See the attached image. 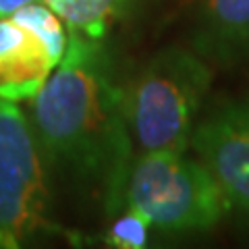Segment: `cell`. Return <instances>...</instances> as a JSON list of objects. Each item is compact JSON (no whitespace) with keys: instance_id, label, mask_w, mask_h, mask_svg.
Listing matches in <instances>:
<instances>
[{"instance_id":"6da1fadb","label":"cell","mask_w":249,"mask_h":249,"mask_svg":"<svg viewBox=\"0 0 249 249\" xmlns=\"http://www.w3.org/2000/svg\"><path fill=\"white\" fill-rule=\"evenodd\" d=\"M29 123L48 178L73 185L104 214H119L135 143L127 83L104 40L69 34L65 56L31 98Z\"/></svg>"},{"instance_id":"7a4b0ae2","label":"cell","mask_w":249,"mask_h":249,"mask_svg":"<svg viewBox=\"0 0 249 249\" xmlns=\"http://www.w3.org/2000/svg\"><path fill=\"white\" fill-rule=\"evenodd\" d=\"M214 79V67L191 48L168 46L127 83V119L142 152H185L199 108Z\"/></svg>"},{"instance_id":"3957f363","label":"cell","mask_w":249,"mask_h":249,"mask_svg":"<svg viewBox=\"0 0 249 249\" xmlns=\"http://www.w3.org/2000/svg\"><path fill=\"white\" fill-rule=\"evenodd\" d=\"M124 208H133L152 227L166 232H197L220 224L231 212L214 175L185 152H142L129 170Z\"/></svg>"},{"instance_id":"277c9868","label":"cell","mask_w":249,"mask_h":249,"mask_svg":"<svg viewBox=\"0 0 249 249\" xmlns=\"http://www.w3.org/2000/svg\"><path fill=\"white\" fill-rule=\"evenodd\" d=\"M189 145L222 187L231 208L249 220V93L199 119Z\"/></svg>"},{"instance_id":"5b68a950","label":"cell","mask_w":249,"mask_h":249,"mask_svg":"<svg viewBox=\"0 0 249 249\" xmlns=\"http://www.w3.org/2000/svg\"><path fill=\"white\" fill-rule=\"evenodd\" d=\"M0 191L27 199L50 216V178L29 116L4 98H0Z\"/></svg>"},{"instance_id":"8992f818","label":"cell","mask_w":249,"mask_h":249,"mask_svg":"<svg viewBox=\"0 0 249 249\" xmlns=\"http://www.w3.org/2000/svg\"><path fill=\"white\" fill-rule=\"evenodd\" d=\"M191 50L214 69L249 62V0H199Z\"/></svg>"},{"instance_id":"52a82bcc","label":"cell","mask_w":249,"mask_h":249,"mask_svg":"<svg viewBox=\"0 0 249 249\" xmlns=\"http://www.w3.org/2000/svg\"><path fill=\"white\" fill-rule=\"evenodd\" d=\"M54 71L40 40L11 19H0V98L31 100Z\"/></svg>"},{"instance_id":"ba28073f","label":"cell","mask_w":249,"mask_h":249,"mask_svg":"<svg viewBox=\"0 0 249 249\" xmlns=\"http://www.w3.org/2000/svg\"><path fill=\"white\" fill-rule=\"evenodd\" d=\"M65 21L69 34L104 40L129 0H40Z\"/></svg>"},{"instance_id":"9c48e42d","label":"cell","mask_w":249,"mask_h":249,"mask_svg":"<svg viewBox=\"0 0 249 249\" xmlns=\"http://www.w3.org/2000/svg\"><path fill=\"white\" fill-rule=\"evenodd\" d=\"M17 25L25 27L29 34H34L40 44L46 48L48 56L52 60V65L56 67L60 58L65 56L67 44H69V31L62 27V19L54 11H50L44 2H29L25 6H21L19 11H15L11 17Z\"/></svg>"},{"instance_id":"30bf717a","label":"cell","mask_w":249,"mask_h":249,"mask_svg":"<svg viewBox=\"0 0 249 249\" xmlns=\"http://www.w3.org/2000/svg\"><path fill=\"white\" fill-rule=\"evenodd\" d=\"M150 220L133 208H124V212L110 224L106 232V245L119 249H142L147 243Z\"/></svg>"},{"instance_id":"8fae6325","label":"cell","mask_w":249,"mask_h":249,"mask_svg":"<svg viewBox=\"0 0 249 249\" xmlns=\"http://www.w3.org/2000/svg\"><path fill=\"white\" fill-rule=\"evenodd\" d=\"M29 2H37V0H0V19H9L15 11Z\"/></svg>"}]
</instances>
